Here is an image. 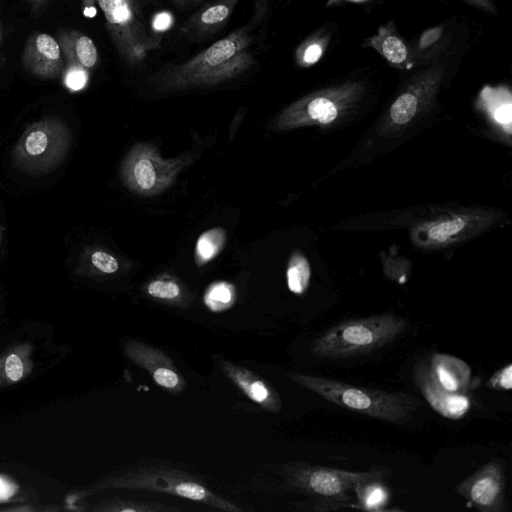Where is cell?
<instances>
[{"instance_id":"cell-24","label":"cell","mask_w":512,"mask_h":512,"mask_svg":"<svg viewBox=\"0 0 512 512\" xmlns=\"http://www.w3.org/2000/svg\"><path fill=\"white\" fill-rule=\"evenodd\" d=\"M418 98L412 91L400 94L390 108V117L395 124H406L416 114Z\"/></svg>"},{"instance_id":"cell-36","label":"cell","mask_w":512,"mask_h":512,"mask_svg":"<svg viewBox=\"0 0 512 512\" xmlns=\"http://www.w3.org/2000/svg\"><path fill=\"white\" fill-rule=\"evenodd\" d=\"M340 0H329L328 5H333L338 3Z\"/></svg>"},{"instance_id":"cell-14","label":"cell","mask_w":512,"mask_h":512,"mask_svg":"<svg viewBox=\"0 0 512 512\" xmlns=\"http://www.w3.org/2000/svg\"><path fill=\"white\" fill-rule=\"evenodd\" d=\"M238 0H213L183 26L185 33L206 35L220 30L229 20Z\"/></svg>"},{"instance_id":"cell-3","label":"cell","mask_w":512,"mask_h":512,"mask_svg":"<svg viewBox=\"0 0 512 512\" xmlns=\"http://www.w3.org/2000/svg\"><path fill=\"white\" fill-rule=\"evenodd\" d=\"M111 488L152 491L199 502L225 512H241L235 503L210 490L202 480L177 467L157 462L128 465L107 480Z\"/></svg>"},{"instance_id":"cell-27","label":"cell","mask_w":512,"mask_h":512,"mask_svg":"<svg viewBox=\"0 0 512 512\" xmlns=\"http://www.w3.org/2000/svg\"><path fill=\"white\" fill-rule=\"evenodd\" d=\"M323 44L319 39H309L296 52V62L299 66H309L316 63L322 56Z\"/></svg>"},{"instance_id":"cell-13","label":"cell","mask_w":512,"mask_h":512,"mask_svg":"<svg viewBox=\"0 0 512 512\" xmlns=\"http://www.w3.org/2000/svg\"><path fill=\"white\" fill-rule=\"evenodd\" d=\"M428 364L432 376L443 389L451 393H468L472 370L464 360L446 353H433Z\"/></svg>"},{"instance_id":"cell-23","label":"cell","mask_w":512,"mask_h":512,"mask_svg":"<svg viewBox=\"0 0 512 512\" xmlns=\"http://www.w3.org/2000/svg\"><path fill=\"white\" fill-rule=\"evenodd\" d=\"M305 110L311 119L322 124L332 122L338 115V106L330 97L315 96L305 104Z\"/></svg>"},{"instance_id":"cell-35","label":"cell","mask_w":512,"mask_h":512,"mask_svg":"<svg viewBox=\"0 0 512 512\" xmlns=\"http://www.w3.org/2000/svg\"><path fill=\"white\" fill-rule=\"evenodd\" d=\"M495 118L501 123H509L511 119V105L508 103L498 107Z\"/></svg>"},{"instance_id":"cell-20","label":"cell","mask_w":512,"mask_h":512,"mask_svg":"<svg viewBox=\"0 0 512 512\" xmlns=\"http://www.w3.org/2000/svg\"><path fill=\"white\" fill-rule=\"evenodd\" d=\"M287 285L291 292L302 294L308 287L311 270L307 259L299 253H295L287 268Z\"/></svg>"},{"instance_id":"cell-34","label":"cell","mask_w":512,"mask_h":512,"mask_svg":"<svg viewBox=\"0 0 512 512\" xmlns=\"http://www.w3.org/2000/svg\"><path fill=\"white\" fill-rule=\"evenodd\" d=\"M172 18L170 14L161 13L157 17H155L153 22L154 30L163 31L165 30L171 23Z\"/></svg>"},{"instance_id":"cell-16","label":"cell","mask_w":512,"mask_h":512,"mask_svg":"<svg viewBox=\"0 0 512 512\" xmlns=\"http://www.w3.org/2000/svg\"><path fill=\"white\" fill-rule=\"evenodd\" d=\"M127 176L134 187L142 191L152 190L163 183L164 162L149 151L139 152L127 166Z\"/></svg>"},{"instance_id":"cell-41","label":"cell","mask_w":512,"mask_h":512,"mask_svg":"<svg viewBox=\"0 0 512 512\" xmlns=\"http://www.w3.org/2000/svg\"><path fill=\"white\" fill-rule=\"evenodd\" d=\"M194 1H201V0H194Z\"/></svg>"},{"instance_id":"cell-28","label":"cell","mask_w":512,"mask_h":512,"mask_svg":"<svg viewBox=\"0 0 512 512\" xmlns=\"http://www.w3.org/2000/svg\"><path fill=\"white\" fill-rule=\"evenodd\" d=\"M464 226L465 221L462 218H456L432 226L429 235L434 241L444 242L451 235L460 232Z\"/></svg>"},{"instance_id":"cell-33","label":"cell","mask_w":512,"mask_h":512,"mask_svg":"<svg viewBox=\"0 0 512 512\" xmlns=\"http://www.w3.org/2000/svg\"><path fill=\"white\" fill-rule=\"evenodd\" d=\"M478 9L484 10L486 12L495 14L496 8L493 3V0H462Z\"/></svg>"},{"instance_id":"cell-6","label":"cell","mask_w":512,"mask_h":512,"mask_svg":"<svg viewBox=\"0 0 512 512\" xmlns=\"http://www.w3.org/2000/svg\"><path fill=\"white\" fill-rule=\"evenodd\" d=\"M71 137L66 124L48 117L31 124L17 141L14 164L30 175H41L56 168L65 158Z\"/></svg>"},{"instance_id":"cell-30","label":"cell","mask_w":512,"mask_h":512,"mask_svg":"<svg viewBox=\"0 0 512 512\" xmlns=\"http://www.w3.org/2000/svg\"><path fill=\"white\" fill-rule=\"evenodd\" d=\"M91 265L98 271L111 274L118 270V261L109 253L101 250L93 251L89 256Z\"/></svg>"},{"instance_id":"cell-38","label":"cell","mask_w":512,"mask_h":512,"mask_svg":"<svg viewBox=\"0 0 512 512\" xmlns=\"http://www.w3.org/2000/svg\"><path fill=\"white\" fill-rule=\"evenodd\" d=\"M2 238H3V236H2V228H1V225H0V246L2 244Z\"/></svg>"},{"instance_id":"cell-5","label":"cell","mask_w":512,"mask_h":512,"mask_svg":"<svg viewBox=\"0 0 512 512\" xmlns=\"http://www.w3.org/2000/svg\"><path fill=\"white\" fill-rule=\"evenodd\" d=\"M85 17L93 18L101 10L112 43L120 57L138 64L158 47V40L147 32L134 0H82Z\"/></svg>"},{"instance_id":"cell-9","label":"cell","mask_w":512,"mask_h":512,"mask_svg":"<svg viewBox=\"0 0 512 512\" xmlns=\"http://www.w3.org/2000/svg\"><path fill=\"white\" fill-rule=\"evenodd\" d=\"M124 352L135 365L145 370L156 385L170 394H180L186 381L173 360L162 350L135 339L124 344Z\"/></svg>"},{"instance_id":"cell-8","label":"cell","mask_w":512,"mask_h":512,"mask_svg":"<svg viewBox=\"0 0 512 512\" xmlns=\"http://www.w3.org/2000/svg\"><path fill=\"white\" fill-rule=\"evenodd\" d=\"M505 464L492 460L455 486L471 507L481 512L507 510Z\"/></svg>"},{"instance_id":"cell-26","label":"cell","mask_w":512,"mask_h":512,"mask_svg":"<svg viewBox=\"0 0 512 512\" xmlns=\"http://www.w3.org/2000/svg\"><path fill=\"white\" fill-rule=\"evenodd\" d=\"M63 70V83L71 91H79L88 83V70L76 62L66 60Z\"/></svg>"},{"instance_id":"cell-17","label":"cell","mask_w":512,"mask_h":512,"mask_svg":"<svg viewBox=\"0 0 512 512\" xmlns=\"http://www.w3.org/2000/svg\"><path fill=\"white\" fill-rule=\"evenodd\" d=\"M60 47L66 60L73 61L89 70L98 63V51L93 40L78 32L60 34Z\"/></svg>"},{"instance_id":"cell-11","label":"cell","mask_w":512,"mask_h":512,"mask_svg":"<svg viewBox=\"0 0 512 512\" xmlns=\"http://www.w3.org/2000/svg\"><path fill=\"white\" fill-rule=\"evenodd\" d=\"M23 65L41 79H54L64 70L59 42L47 33L33 34L23 52Z\"/></svg>"},{"instance_id":"cell-18","label":"cell","mask_w":512,"mask_h":512,"mask_svg":"<svg viewBox=\"0 0 512 512\" xmlns=\"http://www.w3.org/2000/svg\"><path fill=\"white\" fill-rule=\"evenodd\" d=\"M366 43L393 65L401 66L407 61V46L391 23L380 27L378 33L367 39Z\"/></svg>"},{"instance_id":"cell-40","label":"cell","mask_w":512,"mask_h":512,"mask_svg":"<svg viewBox=\"0 0 512 512\" xmlns=\"http://www.w3.org/2000/svg\"><path fill=\"white\" fill-rule=\"evenodd\" d=\"M35 1H37V2H41V1H43V0H35Z\"/></svg>"},{"instance_id":"cell-12","label":"cell","mask_w":512,"mask_h":512,"mask_svg":"<svg viewBox=\"0 0 512 512\" xmlns=\"http://www.w3.org/2000/svg\"><path fill=\"white\" fill-rule=\"evenodd\" d=\"M223 374L251 401L271 413H279L282 401L278 392L256 373L225 359L219 360Z\"/></svg>"},{"instance_id":"cell-15","label":"cell","mask_w":512,"mask_h":512,"mask_svg":"<svg viewBox=\"0 0 512 512\" xmlns=\"http://www.w3.org/2000/svg\"><path fill=\"white\" fill-rule=\"evenodd\" d=\"M357 507L369 511H383L389 505L391 492L382 480V473L371 469L367 476L354 485Z\"/></svg>"},{"instance_id":"cell-22","label":"cell","mask_w":512,"mask_h":512,"mask_svg":"<svg viewBox=\"0 0 512 512\" xmlns=\"http://www.w3.org/2000/svg\"><path fill=\"white\" fill-rule=\"evenodd\" d=\"M106 510L113 512H177L180 509L157 502L114 499L107 503Z\"/></svg>"},{"instance_id":"cell-29","label":"cell","mask_w":512,"mask_h":512,"mask_svg":"<svg viewBox=\"0 0 512 512\" xmlns=\"http://www.w3.org/2000/svg\"><path fill=\"white\" fill-rule=\"evenodd\" d=\"M486 387L497 391H510L512 389V364L501 367L489 378Z\"/></svg>"},{"instance_id":"cell-31","label":"cell","mask_w":512,"mask_h":512,"mask_svg":"<svg viewBox=\"0 0 512 512\" xmlns=\"http://www.w3.org/2000/svg\"><path fill=\"white\" fill-rule=\"evenodd\" d=\"M24 367L21 358L17 354H10L5 361V373L12 382H17L23 377Z\"/></svg>"},{"instance_id":"cell-10","label":"cell","mask_w":512,"mask_h":512,"mask_svg":"<svg viewBox=\"0 0 512 512\" xmlns=\"http://www.w3.org/2000/svg\"><path fill=\"white\" fill-rule=\"evenodd\" d=\"M413 381L430 407L442 417L459 420L470 411V397L443 389L432 376L427 360H419L415 364Z\"/></svg>"},{"instance_id":"cell-19","label":"cell","mask_w":512,"mask_h":512,"mask_svg":"<svg viewBox=\"0 0 512 512\" xmlns=\"http://www.w3.org/2000/svg\"><path fill=\"white\" fill-rule=\"evenodd\" d=\"M226 235L222 228H213L202 233L195 247V258L199 265L205 264L216 257L222 250Z\"/></svg>"},{"instance_id":"cell-1","label":"cell","mask_w":512,"mask_h":512,"mask_svg":"<svg viewBox=\"0 0 512 512\" xmlns=\"http://www.w3.org/2000/svg\"><path fill=\"white\" fill-rule=\"evenodd\" d=\"M251 43L248 28H239L188 61L170 67L161 82L172 90L213 86L235 78L254 64Z\"/></svg>"},{"instance_id":"cell-2","label":"cell","mask_w":512,"mask_h":512,"mask_svg":"<svg viewBox=\"0 0 512 512\" xmlns=\"http://www.w3.org/2000/svg\"><path fill=\"white\" fill-rule=\"evenodd\" d=\"M287 377L335 405L386 422H407L421 406L419 399L404 392L357 387L321 376L296 372H288Z\"/></svg>"},{"instance_id":"cell-7","label":"cell","mask_w":512,"mask_h":512,"mask_svg":"<svg viewBox=\"0 0 512 512\" xmlns=\"http://www.w3.org/2000/svg\"><path fill=\"white\" fill-rule=\"evenodd\" d=\"M369 471L352 472L305 462H290L280 467L279 474L292 491L321 501L345 504L351 500L355 483L367 476Z\"/></svg>"},{"instance_id":"cell-25","label":"cell","mask_w":512,"mask_h":512,"mask_svg":"<svg viewBox=\"0 0 512 512\" xmlns=\"http://www.w3.org/2000/svg\"><path fill=\"white\" fill-rule=\"evenodd\" d=\"M146 293L154 299L174 303L180 301L182 290L180 286L172 280L158 279L147 285Z\"/></svg>"},{"instance_id":"cell-37","label":"cell","mask_w":512,"mask_h":512,"mask_svg":"<svg viewBox=\"0 0 512 512\" xmlns=\"http://www.w3.org/2000/svg\"><path fill=\"white\" fill-rule=\"evenodd\" d=\"M174 2L178 3V4H183L185 3L187 0H173Z\"/></svg>"},{"instance_id":"cell-32","label":"cell","mask_w":512,"mask_h":512,"mask_svg":"<svg viewBox=\"0 0 512 512\" xmlns=\"http://www.w3.org/2000/svg\"><path fill=\"white\" fill-rule=\"evenodd\" d=\"M17 491V486L7 478L0 476V501L9 500Z\"/></svg>"},{"instance_id":"cell-4","label":"cell","mask_w":512,"mask_h":512,"mask_svg":"<svg viewBox=\"0 0 512 512\" xmlns=\"http://www.w3.org/2000/svg\"><path fill=\"white\" fill-rule=\"evenodd\" d=\"M407 325L405 319L392 314L343 321L313 340L310 350L321 359L364 355L393 342Z\"/></svg>"},{"instance_id":"cell-21","label":"cell","mask_w":512,"mask_h":512,"mask_svg":"<svg viewBox=\"0 0 512 512\" xmlns=\"http://www.w3.org/2000/svg\"><path fill=\"white\" fill-rule=\"evenodd\" d=\"M234 287L227 282H216L209 286L205 295V305L214 312H221L230 308L235 302Z\"/></svg>"},{"instance_id":"cell-39","label":"cell","mask_w":512,"mask_h":512,"mask_svg":"<svg viewBox=\"0 0 512 512\" xmlns=\"http://www.w3.org/2000/svg\"><path fill=\"white\" fill-rule=\"evenodd\" d=\"M351 1H363V0H351Z\"/></svg>"}]
</instances>
